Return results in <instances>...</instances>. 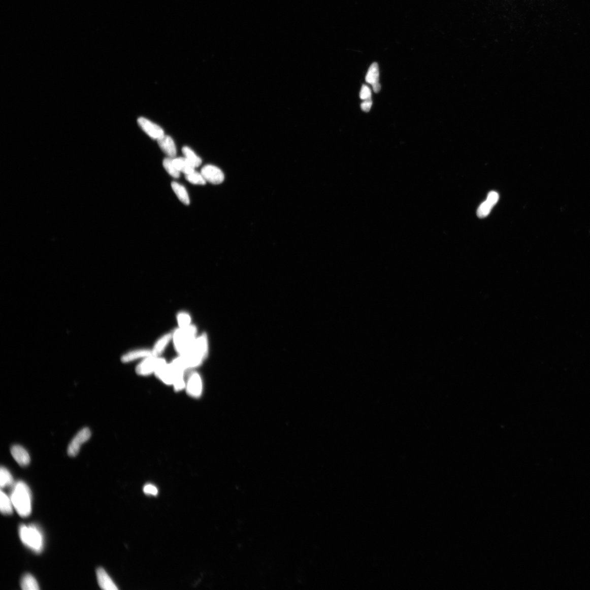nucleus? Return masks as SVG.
<instances>
[{"label":"nucleus","mask_w":590,"mask_h":590,"mask_svg":"<svg viewBox=\"0 0 590 590\" xmlns=\"http://www.w3.org/2000/svg\"><path fill=\"white\" fill-rule=\"evenodd\" d=\"M144 493L147 495L156 496L158 494V490L156 486L152 484H147L143 488Z\"/></svg>","instance_id":"nucleus-28"},{"label":"nucleus","mask_w":590,"mask_h":590,"mask_svg":"<svg viewBox=\"0 0 590 590\" xmlns=\"http://www.w3.org/2000/svg\"><path fill=\"white\" fill-rule=\"evenodd\" d=\"M173 158H166L163 161V166L165 170L169 173V174L172 177L178 178L181 175L180 172L175 167L174 162L172 160Z\"/></svg>","instance_id":"nucleus-23"},{"label":"nucleus","mask_w":590,"mask_h":590,"mask_svg":"<svg viewBox=\"0 0 590 590\" xmlns=\"http://www.w3.org/2000/svg\"><path fill=\"white\" fill-rule=\"evenodd\" d=\"M91 435V431L87 428H84L79 432L69 445L68 455L71 457L76 456L80 451L82 444L88 441Z\"/></svg>","instance_id":"nucleus-6"},{"label":"nucleus","mask_w":590,"mask_h":590,"mask_svg":"<svg viewBox=\"0 0 590 590\" xmlns=\"http://www.w3.org/2000/svg\"><path fill=\"white\" fill-rule=\"evenodd\" d=\"M364 102L361 105L362 110L365 112H369L372 105V101L371 98L364 100Z\"/></svg>","instance_id":"nucleus-30"},{"label":"nucleus","mask_w":590,"mask_h":590,"mask_svg":"<svg viewBox=\"0 0 590 590\" xmlns=\"http://www.w3.org/2000/svg\"><path fill=\"white\" fill-rule=\"evenodd\" d=\"M13 479L12 474L6 468L2 467L0 471V485L2 488L12 485Z\"/></svg>","instance_id":"nucleus-22"},{"label":"nucleus","mask_w":590,"mask_h":590,"mask_svg":"<svg viewBox=\"0 0 590 590\" xmlns=\"http://www.w3.org/2000/svg\"><path fill=\"white\" fill-rule=\"evenodd\" d=\"M21 587L23 590H39L40 589L37 580L30 574L24 575L21 581Z\"/></svg>","instance_id":"nucleus-19"},{"label":"nucleus","mask_w":590,"mask_h":590,"mask_svg":"<svg viewBox=\"0 0 590 590\" xmlns=\"http://www.w3.org/2000/svg\"><path fill=\"white\" fill-rule=\"evenodd\" d=\"M208 351L207 336L206 334H203L196 338L185 354L179 356L187 370L197 368L202 364L208 355Z\"/></svg>","instance_id":"nucleus-1"},{"label":"nucleus","mask_w":590,"mask_h":590,"mask_svg":"<svg viewBox=\"0 0 590 590\" xmlns=\"http://www.w3.org/2000/svg\"><path fill=\"white\" fill-rule=\"evenodd\" d=\"M182 152L184 155L185 159L188 160L194 167L198 168L202 163V160L193 151L188 147H184L182 149Z\"/></svg>","instance_id":"nucleus-20"},{"label":"nucleus","mask_w":590,"mask_h":590,"mask_svg":"<svg viewBox=\"0 0 590 590\" xmlns=\"http://www.w3.org/2000/svg\"><path fill=\"white\" fill-rule=\"evenodd\" d=\"M172 334H166L157 341L152 350L154 356H158L162 353L165 348L169 344L170 340L172 339Z\"/></svg>","instance_id":"nucleus-17"},{"label":"nucleus","mask_w":590,"mask_h":590,"mask_svg":"<svg viewBox=\"0 0 590 590\" xmlns=\"http://www.w3.org/2000/svg\"><path fill=\"white\" fill-rule=\"evenodd\" d=\"M175 167L180 172L185 175H189L195 171V168L193 166L185 157L173 158Z\"/></svg>","instance_id":"nucleus-15"},{"label":"nucleus","mask_w":590,"mask_h":590,"mask_svg":"<svg viewBox=\"0 0 590 590\" xmlns=\"http://www.w3.org/2000/svg\"><path fill=\"white\" fill-rule=\"evenodd\" d=\"M372 86H373V89L374 91H375L376 93H378L380 91V90L381 89V85H380L379 82L373 84L372 85Z\"/></svg>","instance_id":"nucleus-31"},{"label":"nucleus","mask_w":590,"mask_h":590,"mask_svg":"<svg viewBox=\"0 0 590 590\" xmlns=\"http://www.w3.org/2000/svg\"><path fill=\"white\" fill-rule=\"evenodd\" d=\"M12 456L20 466H26L30 464V457L28 452L21 446L14 445L11 449Z\"/></svg>","instance_id":"nucleus-11"},{"label":"nucleus","mask_w":590,"mask_h":590,"mask_svg":"<svg viewBox=\"0 0 590 590\" xmlns=\"http://www.w3.org/2000/svg\"><path fill=\"white\" fill-rule=\"evenodd\" d=\"M379 71L378 64L376 62H374L371 64L368 72V74L366 75V81L373 85V84L379 82Z\"/></svg>","instance_id":"nucleus-21"},{"label":"nucleus","mask_w":590,"mask_h":590,"mask_svg":"<svg viewBox=\"0 0 590 590\" xmlns=\"http://www.w3.org/2000/svg\"><path fill=\"white\" fill-rule=\"evenodd\" d=\"M499 199V195L498 192L491 191L488 194L487 200L490 201L494 206L498 203Z\"/></svg>","instance_id":"nucleus-29"},{"label":"nucleus","mask_w":590,"mask_h":590,"mask_svg":"<svg viewBox=\"0 0 590 590\" xmlns=\"http://www.w3.org/2000/svg\"><path fill=\"white\" fill-rule=\"evenodd\" d=\"M177 321L180 328H185L191 325V318L188 313H179L177 315Z\"/></svg>","instance_id":"nucleus-26"},{"label":"nucleus","mask_w":590,"mask_h":590,"mask_svg":"<svg viewBox=\"0 0 590 590\" xmlns=\"http://www.w3.org/2000/svg\"><path fill=\"white\" fill-rule=\"evenodd\" d=\"M494 205L486 199L483 203H482L479 206L477 211L478 217L480 218H484L490 213L492 208Z\"/></svg>","instance_id":"nucleus-25"},{"label":"nucleus","mask_w":590,"mask_h":590,"mask_svg":"<svg viewBox=\"0 0 590 590\" xmlns=\"http://www.w3.org/2000/svg\"><path fill=\"white\" fill-rule=\"evenodd\" d=\"M159 146L169 157L174 158L177 154V149L175 143L169 136L164 135L161 138L157 140Z\"/></svg>","instance_id":"nucleus-12"},{"label":"nucleus","mask_w":590,"mask_h":590,"mask_svg":"<svg viewBox=\"0 0 590 590\" xmlns=\"http://www.w3.org/2000/svg\"><path fill=\"white\" fill-rule=\"evenodd\" d=\"M166 363L165 359L158 356H149L143 359L137 366L136 371L139 375L146 376L155 373L159 367Z\"/></svg>","instance_id":"nucleus-5"},{"label":"nucleus","mask_w":590,"mask_h":590,"mask_svg":"<svg viewBox=\"0 0 590 590\" xmlns=\"http://www.w3.org/2000/svg\"><path fill=\"white\" fill-rule=\"evenodd\" d=\"M206 182L213 184H221L224 180V175L221 170L213 165H206L201 171Z\"/></svg>","instance_id":"nucleus-8"},{"label":"nucleus","mask_w":590,"mask_h":590,"mask_svg":"<svg viewBox=\"0 0 590 590\" xmlns=\"http://www.w3.org/2000/svg\"><path fill=\"white\" fill-rule=\"evenodd\" d=\"M13 507L21 517L29 516L32 511V498L29 487L22 481L14 485L11 495Z\"/></svg>","instance_id":"nucleus-2"},{"label":"nucleus","mask_w":590,"mask_h":590,"mask_svg":"<svg viewBox=\"0 0 590 590\" xmlns=\"http://www.w3.org/2000/svg\"><path fill=\"white\" fill-rule=\"evenodd\" d=\"M185 178L187 181L193 184L203 185L206 183V179L201 174V173H199L195 171L189 175H185Z\"/></svg>","instance_id":"nucleus-24"},{"label":"nucleus","mask_w":590,"mask_h":590,"mask_svg":"<svg viewBox=\"0 0 590 590\" xmlns=\"http://www.w3.org/2000/svg\"><path fill=\"white\" fill-rule=\"evenodd\" d=\"M196 327L191 325L185 328L179 327L173 334V341L179 355L185 354L192 346L196 339Z\"/></svg>","instance_id":"nucleus-4"},{"label":"nucleus","mask_w":590,"mask_h":590,"mask_svg":"<svg viewBox=\"0 0 590 590\" xmlns=\"http://www.w3.org/2000/svg\"><path fill=\"white\" fill-rule=\"evenodd\" d=\"M13 503L11 498L5 493L3 490L0 494V509L4 515H10L13 512Z\"/></svg>","instance_id":"nucleus-18"},{"label":"nucleus","mask_w":590,"mask_h":590,"mask_svg":"<svg viewBox=\"0 0 590 590\" xmlns=\"http://www.w3.org/2000/svg\"><path fill=\"white\" fill-rule=\"evenodd\" d=\"M138 124L143 130L153 139L158 140L165 135L163 130L160 126L146 118H139Z\"/></svg>","instance_id":"nucleus-9"},{"label":"nucleus","mask_w":590,"mask_h":590,"mask_svg":"<svg viewBox=\"0 0 590 590\" xmlns=\"http://www.w3.org/2000/svg\"><path fill=\"white\" fill-rule=\"evenodd\" d=\"M172 188L175 192L176 195L181 202L186 205L190 204V199L188 192H187L185 187L177 182H172L171 184Z\"/></svg>","instance_id":"nucleus-16"},{"label":"nucleus","mask_w":590,"mask_h":590,"mask_svg":"<svg viewBox=\"0 0 590 590\" xmlns=\"http://www.w3.org/2000/svg\"><path fill=\"white\" fill-rule=\"evenodd\" d=\"M19 535L21 542L36 552H40L43 548L44 539L42 532L35 525H21Z\"/></svg>","instance_id":"nucleus-3"},{"label":"nucleus","mask_w":590,"mask_h":590,"mask_svg":"<svg viewBox=\"0 0 590 590\" xmlns=\"http://www.w3.org/2000/svg\"><path fill=\"white\" fill-rule=\"evenodd\" d=\"M372 92L368 86L363 85L359 92V97L363 100L371 98Z\"/></svg>","instance_id":"nucleus-27"},{"label":"nucleus","mask_w":590,"mask_h":590,"mask_svg":"<svg viewBox=\"0 0 590 590\" xmlns=\"http://www.w3.org/2000/svg\"><path fill=\"white\" fill-rule=\"evenodd\" d=\"M96 574L98 583L101 588L105 590H117L118 589L109 574L103 568H98Z\"/></svg>","instance_id":"nucleus-13"},{"label":"nucleus","mask_w":590,"mask_h":590,"mask_svg":"<svg viewBox=\"0 0 590 590\" xmlns=\"http://www.w3.org/2000/svg\"><path fill=\"white\" fill-rule=\"evenodd\" d=\"M185 389L190 397L199 398L203 394V383L202 379L196 372L191 374L186 383Z\"/></svg>","instance_id":"nucleus-7"},{"label":"nucleus","mask_w":590,"mask_h":590,"mask_svg":"<svg viewBox=\"0 0 590 590\" xmlns=\"http://www.w3.org/2000/svg\"><path fill=\"white\" fill-rule=\"evenodd\" d=\"M156 376L167 385H172L176 377L175 371L171 364L165 363L155 373Z\"/></svg>","instance_id":"nucleus-10"},{"label":"nucleus","mask_w":590,"mask_h":590,"mask_svg":"<svg viewBox=\"0 0 590 590\" xmlns=\"http://www.w3.org/2000/svg\"><path fill=\"white\" fill-rule=\"evenodd\" d=\"M154 356L152 350L148 349H139L127 352L121 358L122 362L127 363L136 360L141 358H146Z\"/></svg>","instance_id":"nucleus-14"}]
</instances>
